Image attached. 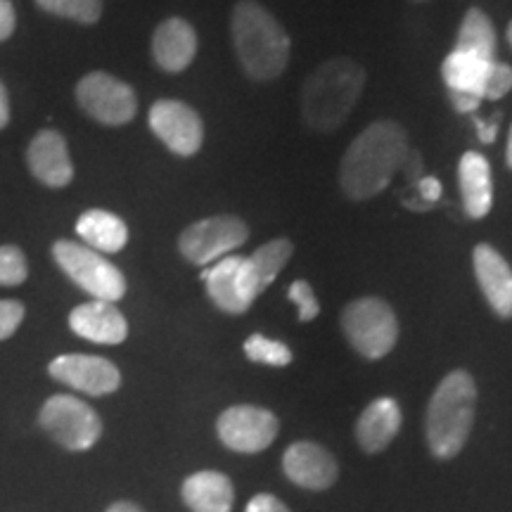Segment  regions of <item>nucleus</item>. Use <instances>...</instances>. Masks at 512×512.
I'll list each match as a JSON object with an SVG mask.
<instances>
[{
    "label": "nucleus",
    "mask_w": 512,
    "mask_h": 512,
    "mask_svg": "<svg viewBox=\"0 0 512 512\" xmlns=\"http://www.w3.org/2000/svg\"><path fill=\"white\" fill-rule=\"evenodd\" d=\"M38 425L57 446L74 453L88 451L102 437L100 415L86 401L76 399L72 394L50 396L38 413Z\"/></svg>",
    "instance_id": "obj_7"
},
{
    "label": "nucleus",
    "mask_w": 512,
    "mask_h": 512,
    "mask_svg": "<svg viewBox=\"0 0 512 512\" xmlns=\"http://www.w3.org/2000/svg\"><path fill=\"white\" fill-rule=\"evenodd\" d=\"M283 470L292 484L309 491H325L337 482V460L328 448L313 441H297L285 451Z\"/></svg>",
    "instance_id": "obj_14"
},
{
    "label": "nucleus",
    "mask_w": 512,
    "mask_h": 512,
    "mask_svg": "<svg viewBox=\"0 0 512 512\" xmlns=\"http://www.w3.org/2000/svg\"><path fill=\"white\" fill-rule=\"evenodd\" d=\"M245 512H290L287 505L271 494H259L247 503Z\"/></svg>",
    "instance_id": "obj_33"
},
{
    "label": "nucleus",
    "mask_w": 512,
    "mask_h": 512,
    "mask_svg": "<svg viewBox=\"0 0 512 512\" xmlns=\"http://www.w3.org/2000/svg\"><path fill=\"white\" fill-rule=\"evenodd\" d=\"M249 238L247 223L240 216L223 214L195 221L178 238V249L185 261L195 266H209L221 261L223 256L233 254V249L242 247Z\"/></svg>",
    "instance_id": "obj_8"
},
{
    "label": "nucleus",
    "mask_w": 512,
    "mask_h": 512,
    "mask_svg": "<svg viewBox=\"0 0 512 512\" xmlns=\"http://www.w3.org/2000/svg\"><path fill=\"white\" fill-rule=\"evenodd\" d=\"M69 328L74 335H79L95 344H121L128 337V323L117 306L112 302H93L76 306L69 313Z\"/></svg>",
    "instance_id": "obj_16"
},
{
    "label": "nucleus",
    "mask_w": 512,
    "mask_h": 512,
    "mask_svg": "<svg viewBox=\"0 0 512 512\" xmlns=\"http://www.w3.org/2000/svg\"><path fill=\"white\" fill-rule=\"evenodd\" d=\"M24 320V304L15 299H0V342L10 339Z\"/></svg>",
    "instance_id": "obj_31"
},
{
    "label": "nucleus",
    "mask_w": 512,
    "mask_h": 512,
    "mask_svg": "<svg viewBox=\"0 0 512 512\" xmlns=\"http://www.w3.org/2000/svg\"><path fill=\"white\" fill-rule=\"evenodd\" d=\"M197 55V34L181 17L164 19L152 36V57L159 69L169 74H181Z\"/></svg>",
    "instance_id": "obj_17"
},
{
    "label": "nucleus",
    "mask_w": 512,
    "mask_h": 512,
    "mask_svg": "<svg viewBox=\"0 0 512 512\" xmlns=\"http://www.w3.org/2000/svg\"><path fill=\"white\" fill-rule=\"evenodd\" d=\"M477 283L482 287L486 302L498 318H512V268L491 245H477L472 252Z\"/></svg>",
    "instance_id": "obj_15"
},
{
    "label": "nucleus",
    "mask_w": 512,
    "mask_h": 512,
    "mask_svg": "<svg viewBox=\"0 0 512 512\" xmlns=\"http://www.w3.org/2000/svg\"><path fill=\"white\" fill-rule=\"evenodd\" d=\"M152 133L178 157H192L204 143L202 117L181 100H157L147 114Z\"/></svg>",
    "instance_id": "obj_11"
},
{
    "label": "nucleus",
    "mask_w": 512,
    "mask_h": 512,
    "mask_svg": "<svg viewBox=\"0 0 512 512\" xmlns=\"http://www.w3.org/2000/svg\"><path fill=\"white\" fill-rule=\"evenodd\" d=\"M10 124V98H8V88L3 86L0 81V131Z\"/></svg>",
    "instance_id": "obj_37"
},
{
    "label": "nucleus",
    "mask_w": 512,
    "mask_h": 512,
    "mask_svg": "<svg viewBox=\"0 0 512 512\" xmlns=\"http://www.w3.org/2000/svg\"><path fill=\"white\" fill-rule=\"evenodd\" d=\"M448 100H451L453 110L460 114H472L479 105H482V98H477V95L458 93V91H448Z\"/></svg>",
    "instance_id": "obj_34"
},
{
    "label": "nucleus",
    "mask_w": 512,
    "mask_h": 512,
    "mask_svg": "<svg viewBox=\"0 0 512 512\" xmlns=\"http://www.w3.org/2000/svg\"><path fill=\"white\" fill-rule=\"evenodd\" d=\"M512 88V67L505 62L491 64L484 81V100H501Z\"/></svg>",
    "instance_id": "obj_29"
},
{
    "label": "nucleus",
    "mask_w": 512,
    "mask_h": 512,
    "mask_svg": "<svg viewBox=\"0 0 512 512\" xmlns=\"http://www.w3.org/2000/svg\"><path fill=\"white\" fill-rule=\"evenodd\" d=\"M342 332L368 361L384 358L399 339V320L392 306L377 297H361L344 306Z\"/></svg>",
    "instance_id": "obj_6"
},
{
    "label": "nucleus",
    "mask_w": 512,
    "mask_h": 512,
    "mask_svg": "<svg viewBox=\"0 0 512 512\" xmlns=\"http://www.w3.org/2000/svg\"><path fill=\"white\" fill-rule=\"evenodd\" d=\"M366 88V69L349 57L318 64L302 86V121L316 133H332L354 112Z\"/></svg>",
    "instance_id": "obj_2"
},
{
    "label": "nucleus",
    "mask_w": 512,
    "mask_h": 512,
    "mask_svg": "<svg viewBox=\"0 0 512 512\" xmlns=\"http://www.w3.org/2000/svg\"><path fill=\"white\" fill-rule=\"evenodd\" d=\"M17 27V15L15 5L10 0H0V43L8 41V38L15 34Z\"/></svg>",
    "instance_id": "obj_32"
},
{
    "label": "nucleus",
    "mask_w": 512,
    "mask_h": 512,
    "mask_svg": "<svg viewBox=\"0 0 512 512\" xmlns=\"http://www.w3.org/2000/svg\"><path fill=\"white\" fill-rule=\"evenodd\" d=\"M441 190H444V188H441V183L434 176H425V178H420V181H418L420 197L427 204H430V207L441 197Z\"/></svg>",
    "instance_id": "obj_35"
},
{
    "label": "nucleus",
    "mask_w": 512,
    "mask_h": 512,
    "mask_svg": "<svg viewBox=\"0 0 512 512\" xmlns=\"http://www.w3.org/2000/svg\"><path fill=\"white\" fill-rule=\"evenodd\" d=\"M278 418L259 406H230L219 415L216 432L235 453H261L278 437Z\"/></svg>",
    "instance_id": "obj_10"
},
{
    "label": "nucleus",
    "mask_w": 512,
    "mask_h": 512,
    "mask_svg": "<svg viewBox=\"0 0 512 512\" xmlns=\"http://www.w3.org/2000/svg\"><path fill=\"white\" fill-rule=\"evenodd\" d=\"M31 176L48 188H67L74 181V164L69 157L67 140L53 128L38 131L27 147Z\"/></svg>",
    "instance_id": "obj_13"
},
{
    "label": "nucleus",
    "mask_w": 512,
    "mask_h": 512,
    "mask_svg": "<svg viewBox=\"0 0 512 512\" xmlns=\"http://www.w3.org/2000/svg\"><path fill=\"white\" fill-rule=\"evenodd\" d=\"M453 50H463V53H472L482 60L496 62V29L482 10L472 8L465 12Z\"/></svg>",
    "instance_id": "obj_24"
},
{
    "label": "nucleus",
    "mask_w": 512,
    "mask_h": 512,
    "mask_svg": "<svg viewBox=\"0 0 512 512\" xmlns=\"http://www.w3.org/2000/svg\"><path fill=\"white\" fill-rule=\"evenodd\" d=\"M477 408V384L467 370H453L434 389L427 406V444L434 458H456L472 432Z\"/></svg>",
    "instance_id": "obj_4"
},
{
    "label": "nucleus",
    "mask_w": 512,
    "mask_h": 512,
    "mask_svg": "<svg viewBox=\"0 0 512 512\" xmlns=\"http://www.w3.org/2000/svg\"><path fill=\"white\" fill-rule=\"evenodd\" d=\"M505 159H508V166L512 169V126H510V136H508V150H505Z\"/></svg>",
    "instance_id": "obj_39"
},
{
    "label": "nucleus",
    "mask_w": 512,
    "mask_h": 512,
    "mask_svg": "<svg viewBox=\"0 0 512 512\" xmlns=\"http://www.w3.org/2000/svg\"><path fill=\"white\" fill-rule=\"evenodd\" d=\"M508 41H510V46H512V22H510V27H508Z\"/></svg>",
    "instance_id": "obj_40"
},
{
    "label": "nucleus",
    "mask_w": 512,
    "mask_h": 512,
    "mask_svg": "<svg viewBox=\"0 0 512 512\" xmlns=\"http://www.w3.org/2000/svg\"><path fill=\"white\" fill-rule=\"evenodd\" d=\"M76 102L102 126H124L138 112V98L128 83L107 72H91L76 83Z\"/></svg>",
    "instance_id": "obj_9"
},
{
    "label": "nucleus",
    "mask_w": 512,
    "mask_h": 512,
    "mask_svg": "<svg viewBox=\"0 0 512 512\" xmlns=\"http://www.w3.org/2000/svg\"><path fill=\"white\" fill-rule=\"evenodd\" d=\"M242 259L245 256L228 254L202 271V280L207 285L211 302L219 306L221 311L233 313V316H240L252 306L245 294V287H242Z\"/></svg>",
    "instance_id": "obj_18"
},
{
    "label": "nucleus",
    "mask_w": 512,
    "mask_h": 512,
    "mask_svg": "<svg viewBox=\"0 0 512 512\" xmlns=\"http://www.w3.org/2000/svg\"><path fill=\"white\" fill-rule=\"evenodd\" d=\"M53 380L88 396H107L121 387V373L112 361L88 354H62L50 361Z\"/></svg>",
    "instance_id": "obj_12"
},
{
    "label": "nucleus",
    "mask_w": 512,
    "mask_h": 512,
    "mask_svg": "<svg viewBox=\"0 0 512 512\" xmlns=\"http://www.w3.org/2000/svg\"><path fill=\"white\" fill-rule=\"evenodd\" d=\"M294 245L287 238H275L266 242L264 247H259L252 256H247V266L252 271L256 287L259 292H264L268 285L278 278V273L287 266V261L292 259Z\"/></svg>",
    "instance_id": "obj_25"
},
{
    "label": "nucleus",
    "mask_w": 512,
    "mask_h": 512,
    "mask_svg": "<svg viewBox=\"0 0 512 512\" xmlns=\"http://www.w3.org/2000/svg\"><path fill=\"white\" fill-rule=\"evenodd\" d=\"M29 278L27 256L15 245H0V287H17Z\"/></svg>",
    "instance_id": "obj_28"
},
{
    "label": "nucleus",
    "mask_w": 512,
    "mask_h": 512,
    "mask_svg": "<svg viewBox=\"0 0 512 512\" xmlns=\"http://www.w3.org/2000/svg\"><path fill=\"white\" fill-rule=\"evenodd\" d=\"M235 55L254 81L278 79L290 60L292 41L283 24L256 0H240L230 15Z\"/></svg>",
    "instance_id": "obj_3"
},
{
    "label": "nucleus",
    "mask_w": 512,
    "mask_h": 512,
    "mask_svg": "<svg viewBox=\"0 0 512 512\" xmlns=\"http://www.w3.org/2000/svg\"><path fill=\"white\" fill-rule=\"evenodd\" d=\"M401 430V408L389 396L375 399L356 422V441L366 453H380Z\"/></svg>",
    "instance_id": "obj_19"
},
{
    "label": "nucleus",
    "mask_w": 512,
    "mask_h": 512,
    "mask_svg": "<svg viewBox=\"0 0 512 512\" xmlns=\"http://www.w3.org/2000/svg\"><path fill=\"white\" fill-rule=\"evenodd\" d=\"M53 259L62 273L98 302H119L126 294V278L112 261L74 240H57Z\"/></svg>",
    "instance_id": "obj_5"
},
{
    "label": "nucleus",
    "mask_w": 512,
    "mask_h": 512,
    "mask_svg": "<svg viewBox=\"0 0 512 512\" xmlns=\"http://www.w3.org/2000/svg\"><path fill=\"white\" fill-rule=\"evenodd\" d=\"M76 235L86 242V247L100 254H117L128 242V228L124 219L105 209L83 211L79 221H76Z\"/></svg>",
    "instance_id": "obj_22"
},
{
    "label": "nucleus",
    "mask_w": 512,
    "mask_h": 512,
    "mask_svg": "<svg viewBox=\"0 0 512 512\" xmlns=\"http://www.w3.org/2000/svg\"><path fill=\"white\" fill-rule=\"evenodd\" d=\"M491 64L494 62L482 60V57L472 53L451 50L444 64H441V76H444L448 91L470 93L484 100V81H486V74H489Z\"/></svg>",
    "instance_id": "obj_23"
},
{
    "label": "nucleus",
    "mask_w": 512,
    "mask_h": 512,
    "mask_svg": "<svg viewBox=\"0 0 512 512\" xmlns=\"http://www.w3.org/2000/svg\"><path fill=\"white\" fill-rule=\"evenodd\" d=\"M245 354L249 361L264 363V366L285 368L292 363V351L278 339H268L264 335H252L245 342Z\"/></svg>",
    "instance_id": "obj_27"
},
{
    "label": "nucleus",
    "mask_w": 512,
    "mask_h": 512,
    "mask_svg": "<svg viewBox=\"0 0 512 512\" xmlns=\"http://www.w3.org/2000/svg\"><path fill=\"white\" fill-rule=\"evenodd\" d=\"M287 294H290L292 302L299 306V320H302V323H309V320H313L320 313L316 292H313V287L306 283V280H294Z\"/></svg>",
    "instance_id": "obj_30"
},
{
    "label": "nucleus",
    "mask_w": 512,
    "mask_h": 512,
    "mask_svg": "<svg viewBox=\"0 0 512 512\" xmlns=\"http://www.w3.org/2000/svg\"><path fill=\"white\" fill-rule=\"evenodd\" d=\"M408 133L396 121H375L351 140L339 164V185L351 200H370L406 162Z\"/></svg>",
    "instance_id": "obj_1"
},
{
    "label": "nucleus",
    "mask_w": 512,
    "mask_h": 512,
    "mask_svg": "<svg viewBox=\"0 0 512 512\" xmlns=\"http://www.w3.org/2000/svg\"><path fill=\"white\" fill-rule=\"evenodd\" d=\"M498 121H501V114H496V117H491L489 121H482V119H475V126H477V136L482 140L484 145H491L498 136Z\"/></svg>",
    "instance_id": "obj_36"
},
{
    "label": "nucleus",
    "mask_w": 512,
    "mask_h": 512,
    "mask_svg": "<svg viewBox=\"0 0 512 512\" xmlns=\"http://www.w3.org/2000/svg\"><path fill=\"white\" fill-rule=\"evenodd\" d=\"M181 496L190 512H230L235 503L233 482L216 470H202L183 482Z\"/></svg>",
    "instance_id": "obj_21"
},
{
    "label": "nucleus",
    "mask_w": 512,
    "mask_h": 512,
    "mask_svg": "<svg viewBox=\"0 0 512 512\" xmlns=\"http://www.w3.org/2000/svg\"><path fill=\"white\" fill-rule=\"evenodd\" d=\"M48 15L72 19L79 24H95L102 17V0H36Z\"/></svg>",
    "instance_id": "obj_26"
},
{
    "label": "nucleus",
    "mask_w": 512,
    "mask_h": 512,
    "mask_svg": "<svg viewBox=\"0 0 512 512\" xmlns=\"http://www.w3.org/2000/svg\"><path fill=\"white\" fill-rule=\"evenodd\" d=\"M107 512H145V510L131 501H119V503H112L110 508H107Z\"/></svg>",
    "instance_id": "obj_38"
},
{
    "label": "nucleus",
    "mask_w": 512,
    "mask_h": 512,
    "mask_svg": "<svg viewBox=\"0 0 512 512\" xmlns=\"http://www.w3.org/2000/svg\"><path fill=\"white\" fill-rule=\"evenodd\" d=\"M458 181L465 214L470 219H484L491 211V204H494L489 159L479 155V152H465L458 164Z\"/></svg>",
    "instance_id": "obj_20"
}]
</instances>
